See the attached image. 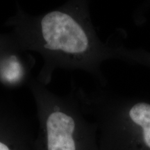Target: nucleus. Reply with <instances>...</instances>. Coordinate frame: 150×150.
<instances>
[{
    "instance_id": "obj_1",
    "label": "nucleus",
    "mask_w": 150,
    "mask_h": 150,
    "mask_svg": "<svg viewBox=\"0 0 150 150\" xmlns=\"http://www.w3.org/2000/svg\"><path fill=\"white\" fill-rule=\"evenodd\" d=\"M9 24L20 50L42 57L43 65L36 78L43 85L51 82L56 69L83 71L102 87L106 85L102 65L108 60H117L119 45L99 38L88 1L72 0L37 16L18 5Z\"/></svg>"
},
{
    "instance_id": "obj_2",
    "label": "nucleus",
    "mask_w": 150,
    "mask_h": 150,
    "mask_svg": "<svg viewBox=\"0 0 150 150\" xmlns=\"http://www.w3.org/2000/svg\"><path fill=\"white\" fill-rule=\"evenodd\" d=\"M83 112L102 125L104 150H150V100L103 88L86 91L72 81Z\"/></svg>"
},
{
    "instance_id": "obj_3",
    "label": "nucleus",
    "mask_w": 150,
    "mask_h": 150,
    "mask_svg": "<svg viewBox=\"0 0 150 150\" xmlns=\"http://www.w3.org/2000/svg\"><path fill=\"white\" fill-rule=\"evenodd\" d=\"M29 53L17 50L0 56V81L3 83L13 88L28 83L35 62Z\"/></svg>"
},
{
    "instance_id": "obj_4",
    "label": "nucleus",
    "mask_w": 150,
    "mask_h": 150,
    "mask_svg": "<svg viewBox=\"0 0 150 150\" xmlns=\"http://www.w3.org/2000/svg\"><path fill=\"white\" fill-rule=\"evenodd\" d=\"M126 63L150 67V52L142 49H127L125 54Z\"/></svg>"
},
{
    "instance_id": "obj_5",
    "label": "nucleus",
    "mask_w": 150,
    "mask_h": 150,
    "mask_svg": "<svg viewBox=\"0 0 150 150\" xmlns=\"http://www.w3.org/2000/svg\"><path fill=\"white\" fill-rule=\"evenodd\" d=\"M0 150H11L6 144L0 141Z\"/></svg>"
},
{
    "instance_id": "obj_6",
    "label": "nucleus",
    "mask_w": 150,
    "mask_h": 150,
    "mask_svg": "<svg viewBox=\"0 0 150 150\" xmlns=\"http://www.w3.org/2000/svg\"><path fill=\"white\" fill-rule=\"evenodd\" d=\"M149 3H150V2H149Z\"/></svg>"
}]
</instances>
